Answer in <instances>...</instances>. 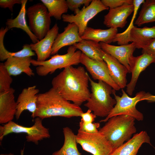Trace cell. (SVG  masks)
<instances>
[{
	"label": "cell",
	"instance_id": "obj_1",
	"mask_svg": "<svg viewBox=\"0 0 155 155\" xmlns=\"http://www.w3.org/2000/svg\"><path fill=\"white\" fill-rule=\"evenodd\" d=\"M89 77L83 67H67L53 78L52 87L66 100L80 106L90 96Z\"/></svg>",
	"mask_w": 155,
	"mask_h": 155
},
{
	"label": "cell",
	"instance_id": "obj_2",
	"mask_svg": "<svg viewBox=\"0 0 155 155\" xmlns=\"http://www.w3.org/2000/svg\"><path fill=\"white\" fill-rule=\"evenodd\" d=\"M83 113L80 106L66 100L53 87L37 95V109L34 118L42 120L53 117L67 118L80 116Z\"/></svg>",
	"mask_w": 155,
	"mask_h": 155
},
{
	"label": "cell",
	"instance_id": "obj_3",
	"mask_svg": "<svg viewBox=\"0 0 155 155\" xmlns=\"http://www.w3.org/2000/svg\"><path fill=\"white\" fill-rule=\"evenodd\" d=\"M135 119L127 115H120L110 118L99 130L112 144L113 149L123 144L135 133Z\"/></svg>",
	"mask_w": 155,
	"mask_h": 155
},
{
	"label": "cell",
	"instance_id": "obj_4",
	"mask_svg": "<svg viewBox=\"0 0 155 155\" xmlns=\"http://www.w3.org/2000/svg\"><path fill=\"white\" fill-rule=\"evenodd\" d=\"M89 80L91 93L84 105L93 111L96 116L106 117L116 103L115 99L111 96L113 89L102 81L99 80L96 82L90 77Z\"/></svg>",
	"mask_w": 155,
	"mask_h": 155
},
{
	"label": "cell",
	"instance_id": "obj_5",
	"mask_svg": "<svg viewBox=\"0 0 155 155\" xmlns=\"http://www.w3.org/2000/svg\"><path fill=\"white\" fill-rule=\"evenodd\" d=\"M76 48L73 46H70L67 53L64 55L57 54L52 56L49 60L39 61L32 59L31 64L36 68L37 74L40 76H44L49 74H51L58 69H61L72 66L78 65L80 63L82 52L76 51Z\"/></svg>",
	"mask_w": 155,
	"mask_h": 155
},
{
	"label": "cell",
	"instance_id": "obj_6",
	"mask_svg": "<svg viewBox=\"0 0 155 155\" xmlns=\"http://www.w3.org/2000/svg\"><path fill=\"white\" fill-rule=\"evenodd\" d=\"M42 119L36 117L34 119V124L30 127H26L18 125L13 121L0 126V140L11 133H24L26 134V140L32 142L36 145L44 139L50 138V135L49 129L42 125Z\"/></svg>",
	"mask_w": 155,
	"mask_h": 155
},
{
	"label": "cell",
	"instance_id": "obj_7",
	"mask_svg": "<svg viewBox=\"0 0 155 155\" xmlns=\"http://www.w3.org/2000/svg\"><path fill=\"white\" fill-rule=\"evenodd\" d=\"M121 90L122 94L120 97L116 94L115 90L113 89L112 94L116 101V104L108 116L100 122H106L110 118L120 115L131 116L138 121L143 120V115L136 109V106L138 102L144 100L146 93L141 91L137 93L135 97L132 98L128 96L123 89Z\"/></svg>",
	"mask_w": 155,
	"mask_h": 155
},
{
	"label": "cell",
	"instance_id": "obj_8",
	"mask_svg": "<svg viewBox=\"0 0 155 155\" xmlns=\"http://www.w3.org/2000/svg\"><path fill=\"white\" fill-rule=\"evenodd\" d=\"M26 14L30 30L41 40L50 29L51 17L46 7L43 3H38L28 7Z\"/></svg>",
	"mask_w": 155,
	"mask_h": 155
},
{
	"label": "cell",
	"instance_id": "obj_9",
	"mask_svg": "<svg viewBox=\"0 0 155 155\" xmlns=\"http://www.w3.org/2000/svg\"><path fill=\"white\" fill-rule=\"evenodd\" d=\"M76 140L83 150L93 155H109L113 150L110 142L99 131L88 133L78 130Z\"/></svg>",
	"mask_w": 155,
	"mask_h": 155
},
{
	"label": "cell",
	"instance_id": "obj_10",
	"mask_svg": "<svg viewBox=\"0 0 155 155\" xmlns=\"http://www.w3.org/2000/svg\"><path fill=\"white\" fill-rule=\"evenodd\" d=\"M109 9L102 4L101 0H92L89 6H84L75 15L63 14L62 18L64 22L76 24L78 28L79 34L81 37L87 27L89 21L100 12Z\"/></svg>",
	"mask_w": 155,
	"mask_h": 155
},
{
	"label": "cell",
	"instance_id": "obj_11",
	"mask_svg": "<svg viewBox=\"0 0 155 155\" xmlns=\"http://www.w3.org/2000/svg\"><path fill=\"white\" fill-rule=\"evenodd\" d=\"M80 63L85 66L94 80L104 82L115 90H119L120 89L111 78L107 65L104 61L92 59L82 53Z\"/></svg>",
	"mask_w": 155,
	"mask_h": 155
},
{
	"label": "cell",
	"instance_id": "obj_12",
	"mask_svg": "<svg viewBox=\"0 0 155 155\" xmlns=\"http://www.w3.org/2000/svg\"><path fill=\"white\" fill-rule=\"evenodd\" d=\"M39 90L36 85L24 88L19 94L16 101L17 110L15 115L18 120L25 110L32 113L31 117L34 119L37 109V95Z\"/></svg>",
	"mask_w": 155,
	"mask_h": 155
},
{
	"label": "cell",
	"instance_id": "obj_13",
	"mask_svg": "<svg viewBox=\"0 0 155 155\" xmlns=\"http://www.w3.org/2000/svg\"><path fill=\"white\" fill-rule=\"evenodd\" d=\"M102 50L118 60L131 73L130 64L133 57V53L136 49L133 42L126 45L116 46L100 42Z\"/></svg>",
	"mask_w": 155,
	"mask_h": 155
},
{
	"label": "cell",
	"instance_id": "obj_14",
	"mask_svg": "<svg viewBox=\"0 0 155 155\" xmlns=\"http://www.w3.org/2000/svg\"><path fill=\"white\" fill-rule=\"evenodd\" d=\"M133 4H127L120 7L110 9L104 16V24L109 28H123L127 23V19L133 12Z\"/></svg>",
	"mask_w": 155,
	"mask_h": 155
},
{
	"label": "cell",
	"instance_id": "obj_15",
	"mask_svg": "<svg viewBox=\"0 0 155 155\" xmlns=\"http://www.w3.org/2000/svg\"><path fill=\"white\" fill-rule=\"evenodd\" d=\"M155 63V58L145 53L138 56H133L130 64L131 78L126 86V92L128 94H132L141 73L151 64Z\"/></svg>",
	"mask_w": 155,
	"mask_h": 155
},
{
	"label": "cell",
	"instance_id": "obj_16",
	"mask_svg": "<svg viewBox=\"0 0 155 155\" xmlns=\"http://www.w3.org/2000/svg\"><path fill=\"white\" fill-rule=\"evenodd\" d=\"M59 28L56 23L44 38L36 43L30 44L31 49L37 55V61H44L50 57L53 44L59 33Z\"/></svg>",
	"mask_w": 155,
	"mask_h": 155
},
{
	"label": "cell",
	"instance_id": "obj_17",
	"mask_svg": "<svg viewBox=\"0 0 155 155\" xmlns=\"http://www.w3.org/2000/svg\"><path fill=\"white\" fill-rule=\"evenodd\" d=\"M82 40L77 25L74 23H69L64 28L63 32L57 34L52 47L51 55L57 54L63 47L73 45Z\"/></svg>",
	"mask_w": 155,
	"mask_h": 155
},
{
	"label": "cell",
	"instance_id": "obj_18",
	"mask_svg": "<svg viewBox=\"0 0 155 155\" xmlns=\"http://www.w3.org/2000/svg\"><path fill=\"white\" fill-rule=\"evenodd\" d=\"M15 90L11 88L0 93V124H4L12 121L15 116L17 104L15 101Z\"/></svg>",
	"mask_w": 155,
	"mask_h": 155
},
{
	"label": "cell",
	"instance_id": "obj_19",
	"mask_svg": "<svg viewBox=\"0 0 155 155\" xmlns=\"http://www.w3.org/2000/svg\"><path fill=\"white\" fill-rule=\"evenodd\" d=\"M151 145L149 136L145 131H142L118 147L114 149L109 155H136L142 144Z\"/></svg>",
	"mask_w": 155,
	"mask_h": 155
},
{
	"label": "cell",
	"instance_id": "obj_20",
	"mask_svg": "<svg viewBox=\"0 0 155 155\" xmlns=\"http://www.w3.org/2000/svg\"><path fill=\"white\" fill-rule=\"evenodd\" d=\"M103 59L106 63L110 75L113 81L120 87L123 89L127 85V69L116 59L103 51Z\"/></svg>",
	"mask_w": 155,
	"mask_h": 155
},
{
	"label": "cell",
	"instance_id": "obj_21",
	"mask_svg": "<svg viewBox=\"0 0 155 155\" xmlns=\"http://www.w3.org/2000/svg\"><path fill=\"white\" fill-rule=\"evenodd\" d=\"M31 57H12L8 58L4 63L10 75L16 76L24 73L31 77L34 73L30 67Z\"/></svg>",
	"mask_w": 155,
	"mask_h": 155
},
{
	"label": "cell",
	"instance_id": "obj_22",
	"mask_svg": "<svg viewBox=\"0 0 155 155\" xmlns=\"http://www.w3.org/2000/svg\"><path fill=\"white\" fill-rule=\"evenodd\" d=\"M117 32L118 29L116 28L102 29L87 27L81 38L83 40H90L109 44L113 42Z\"/></svg>",
	"mask_w": 155,
	"mask_h": 155
},
{
	"label": "cell",
	"instance_id": "obj_23",
	"mask_svg": "<svg viewBox=\"0 0 155 155\" xmlns=\"http://www.w3.org/2000/svg\"><path fill=\"white\" fill-rule=\"evenodd\" d=\"M27 2V0H22L21 9L18 15L14 19H7L5 23L6 26L9 30L15 28L23 30L28 35L33 43H35L39 40L30 30L26 20V5Z\"/></svg>",
	"mask_w": 155,
	"mask_h": 155
},
{
	"label": "cell",
	"instance_id": "obj_24",
	"mask_svg": "<svg viewBox=\"0 0 155 155\" xmlns=\"http://www.w3.org/2000/svg\"><path fill=\"white\" fill-rule=\"evenodd\" d=\"M155 38V26L139 28L134 26L130 30L129 40L134 43L136 48L142 49L150 40Z\"/></svg>",
	"mask_w": 155,
	"mask_h": 155
},
{
	"label": "cell",
	"instance_id": "obj_25",
	"mask_svg": "<svg viewBox=\"0 0 155 155\" xmlns=\"http://www.w3.org/2000/svg\"><path fill=\"white\" fill-rule=\"evenodd\" d=\"M7 27H2L0 30V61H2L12 57H24L35 55V53L31 48L30 44H26L20 51L16 52H10L5 48L3 43L4 38L9 30Z\"/></svg>",
	"mask_w": 155,
	"mask_h": 155
},
{
	"label": "cell",
	"instance_id": "obj_26",
	"mask_svg": "<svg viewBox=\"0 0 155 155\" xmlns=\"http://www.w3.org/2000/svg\"><path fill=\"white\" fill-rule=\"evenodd\" d=\"M64 137L63 144L58 150L54 152L52 155H81L77 147L76 135L68 127L63 128Z\"/></svg>",
	"mask_w": 155,
	"mask_h": 155
},
{
	"label": "cell",
	"instance_id": "obj_27",
	"mask_svg": "<svg viewBox=\"0 0 155 155\" xmlns=\"http://www.w3.org/2000/svg\"><path fill=\"white\" fill-rule=\"evenodd\" d=\"M73 45L88 57L94 60L102 61L103 51L100 43L94 41L83 40Z\"/></svg>",
	"mask_w": 155,
	"mask_h": 155
},
{
	"label": "cell",
	"instance_id": "obj_28",
	"mask_svg": "<svg viewBox=\"0 0 155 155\" xmlns=\"http://www.w3.org/2000/svg\"><path fill=\"white\" fill-rule=\"evenodd\" d=\"M154 22H155V0H146L142 3L135 24L140 26Z\"/></svg>",
	"mask_w": 155,
	"mask_h": 155
},
{
	"label": "cell",
	"instance_id": "obj_29",
	"mask_svg": "<svg viewBox=\"0 0 155 155\" xmlns=\"http://www.w3.org/2000/svg\"><path fill=\"white\" fill-rule=\"evenodd\" d=\"M46 7L51 17L60 20L62 15L67 13L68 8L65 0H41Z\"/></svg>",
	"mask_w": 155,
	"mask_h": 155
},
{
	"label": "cell",
	"instance_id": "obj_30",
	"mask_svg": "<svg viewBox=\"0 0 155 155\" xmlns=\"http://www.w3.org/2000/svg\"><path fill=\"white\" fill-rule=\"evenodd\" d=\"M144 0H133L134 9L131 22L127 29L121 33H117L114 37L113 42H117L120 45L129 44L130 42L129 35L130 30L134 26L133 22L140 5L144 3Z\"/></svg>",
	"mask_w": 155,
	"mask_h": 155
},
{
	"label": "cell",
	"instance_id": "obj_31",
	"mask_svg": "<svg viewBox=\"0 0 155 155\" xmlns=\"http://www.w3.org/2000/svg\"><path fill=\"white\" fill-rule=\"evenodd\" d=\"M13 79L7 71L3 63H0V93L9 90L11 88V85Z\"/></svg>",
	"mask_w": 155,
	"mask_h": 155
},
{
	"label": "cell",
	"instance_id": "obj_32",
	"mask_svg": "<svg viewBox=\"0 0 155 155\" xmlns=\"http://www.w3.org/2000/svg\"><path fill=\"white\" fill-rule=\"evenodd\" d=\"M92 0H67L68 9L74 11V14L80 10L79 8L83 5L87 7L89 5Z\"/></svg>",
	"mask_w": 155,
	"mask_h": 155
},
{
	"label": "cell",
	"instance_id": "obj_33",
	"mask_svg": "<svg viewBox=\"0 0 155 155\" xmlns=\"http://www.w3.org/2000/svg\"><path fill=\"white\" fill-rule=\"evenodd\" d=\"M100 126L99 123H85L81 121L78 130L88 133H96L98 132V129Z\"/></svg>",
	"mask_w": 155,
	"mask_h": 155
},
{
	"label": "cell",
	"instance_id": "obj_34",
	"mask_svg": "<svg viewBox=\"0 0 155 155\" xmlns=\"http://www.w3.org/2000/svg\"><path fill=\"white\" fill-rule=\"evenodd\" d=\"M102 4L110 9L115 8L125 4H133V0H101Z\"/></svg>",
	"mask_w": 155,
	"mask_h": 155
},
{
	"label": "cell",
	"instance_id": "obj_35",
	"mask_svg": "<svg viewBox=\"0 0 155 155\" xmlns=\"http://www.w3.org/2000/svg\"><path fill=\"white\" fill-rule=\"evenodd\" d=\"M142 49V53H146L155 58V38L149 40Z\"/></svg>",
	"mask_w": 155,
	"mask_h": 155
},
{
	"label": "cell",
	"instance_id": "obj_36",
	"mask_svg": "<svg viewBox=\"0 0 155 155\" xmlns=\"http://www.w3.org/2000/svg\"><path fill=\"white\" fill-rule=\"evenodd\" d=\"M22 0H0V7L3 8H8L11 11H13L14 5L16 4H21Z\"/></svg>",
	"mask_w": 155,
	"mask_h": 155
},
{
	"label": "cell",
	"instance_id": "obj_37",
	"mask_svg": "<svg viewBox=\"0 0 155 155\" xmlns=\"http://www.w3.org/2000/svg\"><path fill=\"white\" fill-rule=\"evenodd\" d=\"M92 111L88 109L86 112L82 113L80 116L81 117V121L85 123H93L96 116L94 113H92Z\"/></svg>",
	"mask_w": 155,
	"mask_h": 155
},
{
	"label": "cell",
	"instance_id": "obj_38",
	"mask_svg": "<svg viewBox=\"0 0 155 155\" xmlns=\"http://www.w3.org/2000/svg\"><path fill=\"white\" fill-rule=\"evenodd\" d=\"M146 100L148 102H155V95L151 94L149 92L146 93L144 98V100Z\"/></svg>",
	"mask_w": 155,
	"mask_h": 155
},
{
	"label": "cell",
	"instance_id": "obj_39",
	"mask_svg": "<svg viewBox=\"0 0 155 155\" xmlns=\"http://www.w3.org/2000/svg\"><path fill=\"white\" fill-rule=\"evenodd\" d=\"M24 148L23 149H21V155H24ZM10 155H13L11 154H10Z\"/></svg>",
	"mask_w": 155,
	"mask_h": 155
}]
</instances>
